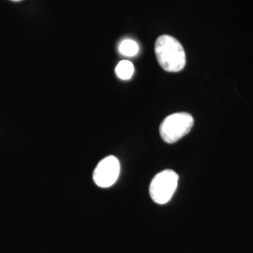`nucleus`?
<instances>
[{"instance_id": "1", "label": "nucleus", "mask_w": 253, "mask_h": 253, "mask_svg": "<svg viewBox=\"0 0 253 253\" xmlns=\"http://www.w3.org/2000/svg\"><path fill=\"white\" fill-rule=\"evenodd\" d=\"M158 62L168 73H178L186 65V54L180 42L170 35L159 37L155 43Z\"/></svg>"}, {"instance_id": "7", "label": "nucleus", "mask_w": 253, "mask_h": 253, "mask_svg": "<svg viewBox=\"0 0 253 253\" xmlns=\"http://www.w3.org/2000/svg\"><path fill=\"white\" fill-rule=\"evenodd\" d=\"M10 1H13V2H19V1H22V0H10Z\"/></svg>"}, {"instance_id": "5", "label": "nucleus", "mask_w": 253, "mask_h": 253, "mask_svg": "<svg viewBox=\"0 0 253 253\" xmlns=\"http://www.w3.org/2000/svg\"><path fill=\"white\" fill-rule=\"evenodd\" d=\"M116 73L121 80H129L134 73V66L128 60H122L116 67Z\"/></svg>"}, {"instance_id": "2", "label": "nucleus", "mask_w": 253, "mask_h": 253, "mask_svg": "<svg viewBox=\"0 0 253 253\" xmlns=\"http://www.w3.org/2000/svg\"><path fill=\"white\" fill-rule=\"evenodd\" d=\"M194 125V119L188 113H175L167 117L160 126V133L167 144H174L187 135Z\"/></svg>"}, {"instance_id": "4", "label": "nucleus", "mask_w": 253, "mask_h": 253, "mask_svg": "<svg viewBox=\"0 0 253 253\" xmlns=\"http://www.w3.org/2000/svg\"><path fill=\"white\" fill-rule=\"evenodd\" d=\"M120 163L114 156H108L101 160L93 172V180L100 188H110L118 179Z\"/></svg>"}, {"instance_id": "3", "label": "nucleus", "mask_w": 253, "mask_h": 253, "mask_svg": "<svg viewBox=\"0 0 253 253\" xmlns=\"http://www.w3.org/2000/svg\"><path fill=\"white\" fill-rule=\"evenodd\" d=\"M179 176L172 170H164L154 177L150 187V197L156 204L165 205L172 199L177 189Z\"/></svg>"}, {"instance_id": "6", "label": "nucleus", "mask_w": 253, "mask_h": 253, "mask_svg": "<svg viewBox=\"0 0 253 253\" xmlns=\"http://www.w3.org/2000/svg\"><path fill=\"white\" fill-rule=\"evenodd\" d=\"M118 50H119L120 54L130 57V56H134L138 54L139 45L135 41L130 40V39H126L120 42V44L118 46Z\"/></svg>"}]
</instances>
